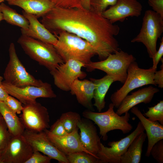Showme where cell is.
Returning <instances> with one entry per match:
<instances>
[{
    "label": "cell",
    "mask_w": 163,
    "mask_h": 163,
    "mask_svg": "<svg viewBox=\"0 0 163 163\" xmlns=\"http://www.w3.org/2000/svg\"><path fill=\"white\" fill-rule=\"evenodd\" d=\"M41 22L54 35L65 31L87 41L101 60L120 50L115 38L119 27L91 9L55 6L42 17Z\"/></svg>",
    "instance_id": "obj_1"
},
{
    "label": "cell",
    "mask_w": 163,
    "mask_h": 163,
    "mask_svg": "<svg viewBox=\"0 0 163 163\" xmlns=\"http://www.w3.org/2000/svg\"><path fill=\"white\" fill-rule=\"evenodd\" d=\"M55 36L58 41L54 46L64 62L73 59L85 65L91 61L92 57L97 55L88 42L75 34L62 31Z\"/></svg>",
    "instance_id": "obj_2"
},
{
    "label": "cell",
    "mask_w": 163,
    "mask_h": 163,
    "mask_svg": "<svg viewBox=\"0 0 163 163\" xmlns=\"http://www.w3.org/2000/svg\"><path fill=\"white\" fill-rule=\"evenodd\" d=\"M17 42L26 54L50 72L64 62L51 44L23 34Z\"/></svg>",
    "instance_id": "obj_3"
},
{
    "label": "cell",
    "mask_w": 163,
    "mask_h": 163,
    "mask_svg": "<svg viewBox=\"0 0 163 163\" xmlns=\"http://www.w3.org/2000/svg\"><path fill=\"white\" fill-rule=\"evenodd\" d=\"M114 106L109 104L108 110L103 112H95L87 109L82 113L84 118L93 121L99 129V134L104 141L107 139V133L114 130H120L123 134L129 132L132 129V126L129 122L130 114L128 112L121 116L114 110Z\"/></svg>",
    "instance_id": "obj_4"
},
{
    "label": "cell",
    "mask_w": 163,
    "mask_h": 163,
    "mask_svg": "<svg viewBox=\"0 0 163 163\" xmlns=\"http://www.w3.org/2000/svg\"><path fill=\"white\" fill-rule=\"evenodd\" d=\"M136 60L132 54L119 50L110 54L105 59L96 62L91 61L86 65L88 72L95 69L102 71L112 76L115 82L124 83L127 76V69L130 64Z\"/></svg>",
    "instance_id": "obj_5"
},
{
    "label": "cell",
    "mask_w": 163,
    "mask_h": 163,
    "mask_svg": "<svg viewBox=\"0 0 163 163\" xmlns=\"http://www.w3.org/2000/svg\"><path fill=\"white\" fill-rule=\"evenodd\" d=\"M156 69L152 67L148 69H142L135 61L132 62L127 69V76L123 85L110 96L114 107L117 108L124 98L133 90L148 85H155L153 77Z\"/></svg>",
    "instance_id": "obj_6"
},
{
    "label": "cell",
    "mask_w": 163,
    "mask_h": 163,
    "mask_svg": "<svg viewBox=\"0 0 163 163\" xmlns=\"http://www.w3.org/2000/svg\"><path fill=\"white\" fill-rule=\"evenodd\" d=\"M163 32V18L150 10H146L143 18L140 32L132 39V43L139 42L145 46L149 57L152 59L157 51V43Z\"/></svg>",
    "instance_id": "obj_7"
},
{
    "label": "cell",
    "mask_w": 163,
    "mask_h": 163,
    "mask_svg": "<svg viewBox=\"0 0 163 163\" xmlns=\"http://www.w3.org/2000/svg\"><path fill=\"white\" fill-rule=\"evenodd\" d=\"M9 60L3 74L4 81L17 87L32 85L40 86L44 82L35 78L26 70L17 55L14 44L11 43L9 50Z\"/></svg>",
    "instance_id": "obj_8"
},
{
    "label": "cell",
    "mask_w": 163,
    "mask_h": 163,
    "mask_svg": "<svg viewBox=\"0 0 163 163\" xmlns=\"http://www.w3.org/2000/svg\"><path fill=\"white\" fill-rule=\"evenodd\" d=\"M85 65L77 60H69L60 64L54 70L50 72L55 85L66 91H70L74 82L77 79H83L86 73L82 70Z\"/></svg>",
    "instance_id": "obj_9"
},
{
    "label": "cell",
    "mask_w": 163,
    "mask_h": 163,
    "mask_svg": "<svg viewBox=\"0 0 163 163\" xmlns=\"http://www.w3.org/2000/svg\"><path fill=\"white\" fill-rule=\"evenodd\" d=\"M144 131L143 126L139 121L136 129L130 134L118 141L109 142L108 145L110 147L105 146L101 143L97 157L101 163H120L121 157L126 152L132 142Z\"/></svg>",
    "instance_id": "obj_10"
},
{
    "label": "cell",
    "mask_w": 163,
    "mask_h": 163,
    "mask_svg": "<svg viewBox=\"0 0 163 163\" xmlns=\"http://www.w3.org/2000/svg\"><path fill=\"white\" fill-rule=\"evenodd\" d=\"M2 84L9 95L16 98L24 105L37 102L38 98H52L56 97L51 85L46 82L40 86L30 85L21 87L12 85L4 80Z\"/></svg>",
    "instance_id": "obj_11"
},
{
    "label": "cell",
    "mask_w": 163,
    "mask_h": 163,
    "mask_svg": "<svg viewBox=\"0 0 163 163\" xmlns=\"http://www.w3.org/2000/svg\"><path fill=\"white\" fill-rule=\"evenodd\" d=\"M20 118L25 129L40 132L50 127V116L47 109L36 102L24 105Z\"/></svg>",
    "instance_id": "obj_12"
},
{
    "label": "cell",
    "mask_w": 163,
    "mask_h": 163,
    "mask_svg": "<svg viewBox=\"0 0 163 163\" xmlns=\"http://www.w3.org/2000/svg\"><path fill=\"white\" fill-rule=\"evenodd\" d=\"M34 151H38L59 163H69L66 156L53 144L44 131L35 132L25 129L22 134Z\"/></svg>",
    "instance_id": "obj_13"
},
{
    "label": "cell",
    "mask_w": 163,
    "mask_h": 163,
    "mask_svg": "<svg viewBox=\"0 0 163 163\" xmlns=\"http://www.w3.org/2000/svg\"><path fill=\"white\" fill-rule=\"evenodd\" d=\"M34 151L22 135L12 136L0 154V163H25Z\"/></svg>",
    "instance_id": "obj_14"
},
{
    "label": "cell",
    "mask_w": 163,
    "mask_h": 163,
    "mask_svg": "<svg viewBox=\"0 0 163 163\" xmlns=\"http://www.w3.org/2000/svg\"><path fill=\"white\" fill-rule=\"evenodd\" d=\"M142 7L137 0H117L102 13V16L112 23L123 21L129 17H138L141 14Z\"/></svg>",
    "instance_id": "obj_15"
},
{
    "label": "cell",
    "mask_w": 163,
    "mask_h": 163,
    "mask_svg": "<svg viewBox=\"0 0 163 163\" xmlns=\"http://www.w3.org/2000/svg\"><path fill=\"white\" fill-rule=\"evenodd\" d=\"M78 130V128L71 133L62 136H56L47 129L44 131L54 145L66 156L69 153L78 151H84L92 155L82 144Z\"/></svg>",
    "instance_id": "obj_16"
},
{
    "label": "cell",
    "mask_w": 163,
    "mask_h": 163,
    "mask_svg": "<svg viewBox=\"0 0 163 163\" xmlns=\"http://www.w3.org/2000/svg\"><path fill=\"white\" fill-rule=\"evenodd\" d=\"M77 126L80 130L79 137L82 145L97 158L96 155L100 150L101 142L96 126L91 120L85 118L81 119Z\"/></svg>",
    "instance_id": "obj_17"
},
{
    "label": "cell",
    "mask_w": 163,
    "mask_h": 163,
    "mask_svg": "<svg viewBox=\"0 0 163 163\" xmlns=\"http://www.w3.org/2000/svg\"><path fill=\"white\" fill-rule=\"evenodd\" d=\"M159 91L158 88L150 86L139 89L127 95L123 100L116 113L119 115L128 112L133 107L141 103H150L155 94Z\"/></svg>",
    "instance_id": "obj_18"
},
{
    "label": "cell",
    "mask_w": 163,
    "mask_h": 163,
    "mask_svg": "<svg viewBox=\"0 0 163 163\" xmlns=\"http://www.w3.org/2000/svg\"><path fill=\"white\" fill-rule=\"evenodd\" d=\"M131 112L136 115L140 120L146 132L148 143L146 156H150V151L153 145L157 142L163 139V125L158 121L150 120L145 117L138 107L132 108Z\"/></svg>",
    "instance_id": "obj_19"
},
{
    "label": "cell",
    "mask_w": 163,
    "mask_h": 163,
    "mask_svg": "<svg viewBox=\"0 0 163 163\" xmlns=\"http://www.w3.org/2000/svg\"><path fill=\"white\" fill-rule=\"evenodd\" d=\"M22 13L28 21L29 25L27 30L21 29L22 34L54 46L56 44L58 41L57 37L38 20L36 16L24 11Z\"/></svg>",
    "instance_id": "obj_20"
},
{
    "label": "cell",
    "mask_w": 163,
    "mask_h": 163,
    "mask_svg": "<svg viewBox=\"0 0 163 163\" xmlns=\"http://www.w3.org/2000/svg\"><path fill=\"white\" fill-rule=\"evenodd\" d=\"M94 85L91 80L76 79L72 84L70 91L75 95L78 103L88 110L94 111L92 100Z\"/></svg>",
    "instance_id": "obj_21"
},
{
    "label": "cell",
    "mask_w": 163,
    "mask_h": 163,
    "mask_svg": "<svg viewBox=\"0 0 163 163\" xmlns=\"http://www.w3.org/2000/svg\"><path fill=\"white\" fill-rule=\"evenodd\" d=\"M10 5L18 6L24 11L42 17L55 6L51 0H5Z\"/></svg>",
    "instance_id": "obj_22"
},
{
    "label": "cell",
    "mask_w": 163,
    "mask_h": 163,
    "mask_svg": "<svg viewBox=\"0 0 163 163\" xmlns=\"http://www.w3.org/2000/svg\"><path fill=\"white\" fill-rule=\"evenodd\" d=\"M90 80L94 85L93 98L94 102L93 105L99 112H101L105 107L106 95L110 85L115 82L114 79L112 76L107 74L100 79L91 78Z\"/></svg>",
    "instance_id": "obj_23"
},
{
    "label": "cell",
    "mask_w": 163,
    "mask_h": 163,
    "mask_svg": "<svg viewBox=\"0 0 163 163\" xmlns=\"http://www.w3.org/2000/svg\"><path fill=\"white\" fill-rule=\"evenodd\" d=\"M147 137L142 132L134 139L121 157L120 163H139L141 161L143 145Z\"/></svg>",
    "instance_id": "obj_24"
},
{
    "label": "cell",
    "mask_w": 163,
    "mask_h": 163,
    "mask_svg": "<svg viewBox=\"0 0 163 163\" xmlns=\"http://www.w3.org/2000/svg\"><path fill=\"white\" fill-rule=\"evenodd\" d=\"M0 113L12 136L22 135L25 128L17 114L11 110L4 101H0Z\"/></svg>",
    "instance_id": "obj_25"
},
{
    "label": "cell",
    "mask_w": 163,
    "mask_h": 163,
    "mask_svg": "<svg viewBox=\"0 0 163 163\" xmlns=\"http://www.w3.org/2000/svg\"><path fill=\"white\" fill-rule=\"evenodd\" d=\"M0 8L2 12L4 20L8 23L21 28V29L26 30L28 28L29 22L23 15L17 12L3 2L0 4Z\"/></svg>",
    "instance_id": "obj_26"
},
{
    "label": "cell",
    "mask_w": 163,
    "mask_h": 163,
    "mask_svg": "<svg viewBox=\"0 0 163 163\" xmlns=\"http://www.w3.org/2000/svg\"><path fill=\"white\" fill-rule=\"evenodd\" d=\"M59 118L66 132L70 133L78 128L77 125L81 118L78 113L70 111L62 113Z\"/></svg>",
    "instance_id": "obj_27"
},
{
    "label": "cell",
    "mask_w": 163,
    "mask_h": 163,
    "mask_svg": "<svg viewBox=\"0 0 163 163\" xmlns=\"http://www.w3.org/2000/svg\"><path fill=\"white\" fill-rule=\"evenodd\" d=\"M69 163H101L97 157L84 151H78L66 155Z\"/></svg>",
    "instance_id": "obj_28"
},
{
    "label": "cell",
    "mask_w": 163,
    "mask_h": 163,
    "mask_svg": "<svg viewBox=\"0 0 163 163\" xmlns=\"http://www.w3.org/2000/svg\"><path fill=\"white\" fill-rule=\"evenodd\" d=\"M148 110L143 115L152 121H158L163 125V101H160L154 106L148 107Z\"/></svg>",
    "instance_id": "obj_29"
},
{
    "label": "cell",
    "mask_w": 163,
    "mask_h": 163,
    "mask_svg": "<svg viewBox=\"0 0 163 163\" xmlns=\"http://www.w3.org/2000/svg\"><path fill=\"white\" fill-rule=\"evenodd\" d=\"M12 136L2 117L0 119V154L4 150Z\"/></svg>",
    "instance_id": "obj_30"
},
{
    "label": "cell",
    "mask_w": 163,
    "mask_h": 163,
    "mask_svg": "<svg viewBox=\"0 0 163 163\" xmlns=\"http://www.w3.org/2000/svg\"><path fill=\"white\" fill-rule=\"evenodd\" d=\"M117 0H90V9L101 14L109 6H112Z\"/></svg>",
    "instance_id": "obj_31"
},
{
    "label": "cell",
    "mask_w": 163,
    "mask_h": 163,
    "mask_svg": "<svg viewBox=\"0 0 163 163\" xmlns=\"http://www.w3.org/2000/svg\"><path fill=\"white\" fill-rule=\"evenodd\" d=\"M150 155L158 163H163V140H161L152 146Z\"/></svg>",
    "instance_id": "obj_32"
},
{
    "label": "cell",
    "mask_w": 163,
    "mask_h": 163,
    "mask_svg": "<svg viewBox=\"0 0 163 163\" xmlns=\"http://www.w3.org/2000/svg\"><path fill=\"white\" fill-rule=\"evenodd\" d=\"M4 102L16 114H21L23 108L21 103L9 95Z\"/></svg>",
    "instance_id": "obj_33"
},
{
    "label": "cell",
    "mask_w": 163,
    "mask_h": 163,
    "mask_svg": "<svg viewBox=\"0 0 163 163\" xmlns=\"http://www.w3.org/2000/svg\"><path fill=\"white\" fill-rule=\"evenodd\" d=\"M52 159L46 155H42L38 151H34L25 163H50Z\"/></svg>",
    "instance_id": "obj_34"
},
{
    "label": "cell",
    "mask_w": 163,
    "mask_h": 163,
    "mask_svg": "<svg viewBox=\"0 0 163 163\" xmlns=\"http://www.w3.org/2000/svg\"><path fill=\"white\" fill-rule=\"evenodd\" d=\"M55 6L63 8H82L80 0H51Z\"/></svg>",
    "instance_id": "obj_35"
},
{
    "label": "cell",
    "mask_w": 163,
    "mask_h": 163,
    "mask_svg": "<svg viewBox=\"0 0 163 163\" xmlns=\"http://www.w3.org/2000/svg\"><path fill=\"white\" fill-rule=\"evenodd\" d=\"M49 130L51 133L57 136H62L68 133L59 118L51 125Z\"/></svg>",
    "instance_id": "obj_36"
},
{
    "label": "cell",
    "mask_w": 163,
    "mask_h": 163,
    "mask_svg": "<svg viewBox=\"0 0 163 163\" xmlns=\"http://www.w3.org/2000/svg\"><path fill=\"white\" fill-rule=\"evenodd\" d=\"M148 3L153 11L163 18V0H148Z\"/></svg>",
    "instance_id": "obj_37"
},
{
    "label": "cell",
    "mask_w": 163,
    "mask_h": 163,
    "mask_svg": "<svg viewBox=\"0 0 163 163\" xmlns=\"http://www.w3.org/2000/svg\"><path fill=\"white\" fill-rule=\"evenodd\" d=\"M163 55V37L161 39V42L160 44V46L158 50H157L153 58V66L152 68L154 69H157V66L159 62L162 59Z\"/></svg>",
    "instance_id": "obj_38"
},
{
    "label": "cell",
    "mask_w": 163,
    "mask_h": 163,
    "mask_svg": "<svg viewBox=\"0 0 163 163\" xmlns=\"http://www.w3.org/2000/svg\"><path fill=\"white\" fill-rule=\"evenodd\" d=\"M161 66V70L156 71L154 75L153 80L155 85H158V87L162 88H163V63Z\"/></svg>",
    "instance_id": "obj_39"
},
{
    "label": "cell",
    "mask_w": 163,
    "mask_h": 163,
    "mask_svg": "<svg viewBox=\"0 0 163 163\" xmlns=\"http://www.w3.org/2000/svg\"><path fill=\"white\" fill-rule=\"evenodd\" d=\"M3 78L0 75V101H4L9 95L2 84Z\"/></svg>",
    "instance_id": "obj_40"
},
{
    "label": "cell",
    "mask_w": 163,
    "mask_h": 163,
    "mask_svg": "<svg viewBox=\"0 0 163 163\" xmlns=\"http://www.w3.org/2000/svg\"><path fill=\"white\" fill-rule=\"evenodd\" d=\"M82 8L88 10L90 9V0H80Z\"/></svg>",
    "instance_id": "obj_41"
},
{
    "label": "cell",
    "mask_w": 163,
    "mask_h": 163,
    "mask_svg": "<svg viewBox=\"0 0 163 163\" xmlns=\"http://www.w3.org/2000/svg\"><path fill=\"white\" fill-rule=\"evenodd\" d=\"M3 20H4L3 15L0 8V23Z\"/></svg>",
    "instance_id": "obj_42"
},
{
    "label": "cell",
    "mask_w": 163,
    "mask_h": 163,
    "mask_svg": "<svg viewBox=\"0 0 163 163\" xmlns=\"http://www.w3.org/2000/svg\"><path fill=\"white\" fill-rule=\"evenodd\" d=\"M5 1V0H0V4L3 2H4Z\"/></svg>",
    "instance_id": "obj_43"
},
{
    "label": "cell",
    "mask_w": 163,
    "mask_h": 163,
    "mask_svg": "<svg viewBox=\"0 0 163 163\" xmlns=\"http://www.w3.org/2000/svg\"><path fill=\"white\" fill-rule=\"evenodd\" d=\"M2 117L0 113V119H1Z\"/></svg>",
    "instance_id": "obj_44"
}]
</instances>
